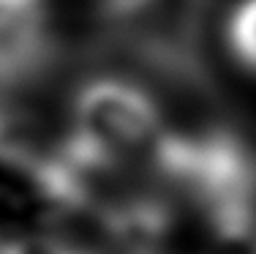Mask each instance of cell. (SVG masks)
I'll return each instance as SVG.
<instances>
[{"label":"cell","instance_id":"cell-3","mask_svg":"<svg viewBox=\"0 0 256 254\" xmlns=\"http://www.w3.org/2000/svg\"><path fill=\"white\" fill-rule=\"evenodd\" d=\"M226 47L242 69L256 74V0H240L226 20Z\"/></svg>","mask_w":256,"mask_h":254},{"label":"cell","instance_id":"cell-5","mask_svg":"<svg viewBox=\"0 0 256 254\" xmlns=\"http://www.w3.org/2000/svg\"><path fill=\"white\" fill-rule=\"evenodd\" d=\"M41 0H0V11H14V9H36Z\"/></svg>","mask_w":256,"mask_h":254},{"label":"cell","instance_id":"cell-1","mask_svg":"<svg viewBox=\"0 0 256 254\" xmlns=\"http://www.w3.org/2000/svg\"><path fill=\"white\" fill-rule=\"evenodd\" d=\"M66 150L118 169H142L164 178L172 126L161 101L136 82L98 77L84 82L71 101Z\"/></svg>","mask_w":256,"mask_h":254},{"label":"cell","instance_id":"cell-4","mask_svg":"<svg viewBox=\"0 0 256 254\" xmlns=\"http://www.w3.org/2000/svg\"><path fill=\"white\" fill-rule=\"evenodd\" d=\"M0 254H93V251L52 232H30L3 240Z\"/></svg>","mask_w":256,"mask_h":254},{"label":"cell","instance_id":"cell-2","mask_svg":"<svg viewBox=\"0 0 256 254\" xmlns=\"http://www.w3.org/2000/svg\"><path fill=\"white\" fill-rule=\"evenodd\" d=\"M54 33L41 6L0 11V90L22 88L50 69Z\"/></svg>","mask_w":256,"mask_h":254}]
</instances>
